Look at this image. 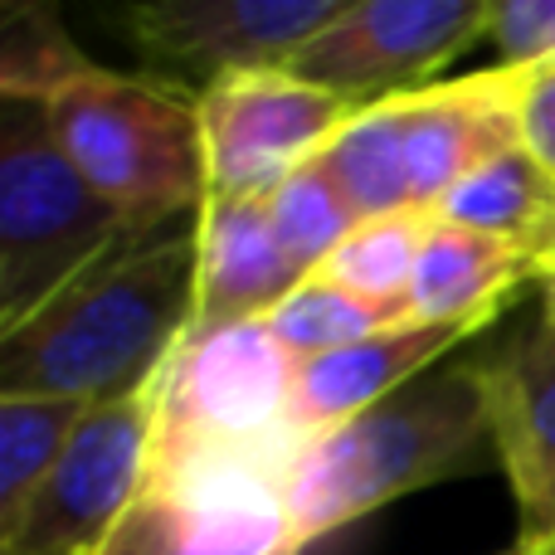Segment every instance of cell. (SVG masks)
I'll return each instance as SVG.
<instances>
[{"mask_svg": "<svg viewBox=\"0 0 555 555\" xmlns=\"http://www.w3.org/2000/svg\"><path fill=\"white\" fill-rule=\"evenodd\" d=\"M195 317V230L132 234L0 332V395L132 400L162 380Z\"/></svg>", "mask_w": 555, "mask_h": 555, "instance_id": "1", "label": "cell"}, {"mask_svg": "<svg viewBox=\"0 0 555 555\" xmlns=\"http://www.w3.org/2000/svg\"><path fill=\"white\" fill-rule=\"evenodd\" d=\"M498 459L488 385L478 365H443L356 420L317 434L283 478L297 541L332 537L429 482L478 473Z\"/></svg>", "mask_w": 555, "mask_h": 555, "instance_id": "2", "label": "cell"}, {"mask_svg": "<svg viewBox=\"0 0 555 555\" xmlns=\"http://www.w3.org/2000/svg\"><path fill=\"white\" fill-rule=\"evenodd\" d=\"M44 113L68 162L122 215L127 230L152 234L185 210L201 215L210 195L201 98L93 64L49 98Z\"/></svg>", "mask_w": 555, "mask_h": 555, "instance_id": "3", "label": "cell"}, {"mask_svg": "<svg viewBox=\"0 0 555 555\" xmlns=\"http://www.w3.org/2000/svg\"><path fill=\"white\" fill-rule=\"evenodd\" d=\"M297 356L269 322L185 336L152 385V468L171 463H259L287 478L307 449L297 429Z\"/></svg>", "mask_w": 555, "mask_h": 555, "instance_id": "4", "label": "cell"}, {"mask_svg": "<svg viewBox=\"0 0 555 555\" xmlns=\"http://www.w3.org/2000/svg\"><path fill=\"white\" fill-rule=\"evenodd\" d=\"M132 234L68 162L44 103L0 98V332Z\"/></svg>", "mask_w": 555, "mask_h": 555, "instance_id": "5", "label": "cell"}, {"mask_svg": "<svg viewBox=\"0 0 555 555\" xmlns=\"http://www.w3.org/2000/svg\"><path fill=\"white\" fill-rule=\"evenodd\" d=\"M283 473L259 463L152 468L93 555H297Z\"/></svg>", "mask_w": 555, "mask_h": 555, "instance_id": "6", "label": "cell"}, {"mask_svg": "<svg viewBox=\"0 0 555 555\" xmlns=\"http://www.w3.org/2000/svg\"><path fill=\"white\" fill-rule=\"evenodd\" d=\"M152 420V390L93 404L35 498L0 527V555H93L103 546L146 488Z\"/></svg>", "mask_w": 555, "mask_h": 555, "instance_id": "7", "label": "cell"}, {"mask_svg": "<svg viewBox=\"0 0 555 555\" xmlns=\"http://www.w3.org/2000/svg\"><path fill=\"white\" fill-rule=\"evenodd\" d=\"M482 29L488 0H356L287 59V74L351 107H371L434 83L443 64L478 44Z\"/></svg>", "mask_w": 555, "mask_h": 555, "instance_id": "8", "label": "cell"}, {"mask_svg": "<svg viewBox=\"0 0 555 555\" xmlns=\"http://www.w3.org/2000/svg\"><path fill=\"white\" fill-rule=\"evenodd\" d=\"M351 113V103L287 68H254L201 88L210 195H269L283 176L312 162Z\"/></svg>", "mask_w": 555, "mask_h": 555, "instance_id": "9", "label": "cell"}, {"mask_svg": "<svg viewBox=\"0 0 555 555\" xmlns=\"http://www.w3.org/2000/svg\"><path fill=\"white\" fill-rule=\"evenodd\" d=\"M351 0H152L122 15L142 59L205 88L254 68H287Z\"/></svg>", "mask_w": 555, "mask_h": 555, "instance_id": "10", "label": "cell"}, {"mask_svg": "<svg viewBox=\"0 0 555 555\" xmlns=\"http://www.w3.org/2000/svg\"><path fill=\"white\" fill-rule=\"evenodd\" d=\"M521 93H527V68L492 64L482 74L439 78L390 98L414 210L434 215L468 171L521 146Z\"/></svg>", "mask_w": 555, "mask_h": 555, "instance_id": "11", "label": "cell"}, {"mask_svg": "<svg viewBox=\"0 0 555 555\" xmlns=\"http://www.w3.org/2000/svg\"><path fill=\"white\" fill-rule=\"evenodd\" d=\"M478 371L498 463L517 492V546L555 541V332L546 322L527 326Z\"/></svg>", "mask_w": 555, "mask_h": 555, "instance_id": "12", "label": "cell"}, {"mask_svg": "<svg viewBox=\"0 0 555 555\" xmlns=\"http://www.w3.org/2000/svg\"><path fill=\"white\" fill-rule=\"evenodd\" d=\"M302 283L283 259L263 195H205L195 215V317L185 336L263 322Z\"/></svg>", "mask_w": 555, "mask_h": 555, "instance_id": "13", "label": "cell"}, {"mask_svg": "<svg viewBox=\"0 0 555 555\" xmlns=\"http://www.w3.org/2000/svg\"><path fill=\"white\" fill-rule=\"evenodd\" d=\"M478 326H439V322H400L380 326V332L361 336V341L341 346L332 356L317 361H297V429L312 443L317 434L336 429V424L356 420L361 410L390 400L395 390H404L410 380L429 375L453 346H463Z\"/></svg>", "mask_w": 555, "mask_h": 555, "instance_id": "14", "label": "cell"}, {"mask_svg": "<svg viewBox=\"0 0 555 555\" xmlns=\"http://www.w3.org/2000/svg\"><path fill=\"white\" fill-rule=\"evenodd\" d=\"M527 278H541V259L512 240L429 220L420 269L410 283V317L439 326H488Z\"/></svg>", "mask_w": 555, "mask_h": 555, "instance_id": "15", "label": "cell"}, {"mask_svg": "<svg viewBox=\"0 0 555 555\" xmlns=\"http://www.w3.org/2000/svg\"><path fill=\"white\" fill-rule=\"evenodd\" d=\"M434 220L492 234V240H512L537 254L546 269L555 234V171H546L527 146L498 152L443 195Z\"/></svg>", "mask_w": 555, "mask_h": 555, "instance_id": "16", "label": "cell"}, {"mask_svg": "<svg viewBox=\"0 0 555 555\" xmlns=\"http://www.w3.org/2000/svg\"><path fill=\"white\" fill-rule=\"evenodd\" d=\"M88 410L93 404L54 395H0V527L35 498Z\"/></svg>", "mask_w": 555, "mask_h": 555, "instance_id": "17", "label": "cell"}, {"mask_svg": "<svg viewBox=\"0 0 555 555\" xmlns=\"http://www.w3.org/2000/svg\"><path fill=\"white\" fill-rule=\"evenodd\" d=\"M434 215L424 210H400V215H380V220H361L346 244L322 263V278H332L336 287L380 302L390 312L410 317V283L420 269V249L429 234Z\"/></svg>", "mask_w": 555, "mask_h": 555, "instance_id": "18", "label": "cell"}, {"mask_svg": "<svg viewBox=\"0 0 555 555\" xmlns=\"http://www.w3.org/2000/svg\"><path fill=\"white\" fill-rule=\"evenodd\" d=\"M263 205H269L278 249H283V259L297 269V278L322 273V263L332 259L346 244V234L361 224V215L351 210V201L341 195V185L326 176V166L317 162V156L307 166H297L293 176H283V181L263 195Z\"/></svg>", "mask_w": 555, "mask_h": 555, "instance_id": "19", "label": "cell"}, {"mask_svg": "<svg viewBox=\"0 0 555 555\" xmlns=\"http://www.w3.org/2000/svg\"><path fill=\"white\" fill-rule=\"evenodd\" d=\"M88 68H93V59L68 39L54 5L10 0L5 15H0V98L49 103Z\"/></svg>", "mask_w": 555, "mask_h": 555, "instance_id": "20", "label": "cell"}, {"mask_svg": "<svg viewBox=\"0 0 555 555\" xmlns=\"http://www.w3.org/2000/svg\"><path fill=\"white\" fill-rule=\"evenodd\" d=\"M273 326V336L283 341L287 356L297 361H317V356H332L341 346L361 341V336L380 332V326L400 322V312L380 302H365V297L336 287L332 278L312 273L273 307V317H263Z\"/></svg>", "mask_w": 555, "mask_h": 555, "instance_id": "21", "label": "cell"}, {"mask_svg": "<svg viewBox=\"0 0 555 555\" xmlns=\"http://www.w3.org/2000/svg\"><path fill=\"white\" fill-rule=\"evenodd\" d=\"M502 68H541L555 59V0H488V29Z\"/></svg>", "mask_w": 555, "mask_h": 555, "instance_id": "22", "label": "cell"}, {"mask_svg": "<svg viewBox=\"0 0 555 555\" xmlns=\"http://www.w3.org/2000/svg\"><path fill=\"white\" fill-rule=\"evenodd\" d=\"M521 146L555 171V59L541 68H527V93H521Z\"/></svg>", "mask_w": 555, "mask_h": 555, "instance_id": "23", "label": "cell"}, {"mask_svg": "<svg viewBox=\"0 0 555 555\" xmlns=\"http://www.w3.org/2000/svg\"><path fill=\"white\" fill-rule=\"evenodd\" d=\"M537 283H541V322H546L551 332H555V259L546 263V269H541Z\"/></svg>", "mask_w": 555, "mask_h": 555, "instance_id": "24", "label": "cell"}, {"mask_svg": "<svg viewBox=\"0 0 555 555\" xmlns=\"http://www.w3.org/2000/svg\"><path fill=\"white\" fill-rule=\"evenodd\" d=\"M507 555H555V541H537V546H512Z\"/></svg>", "mask_w": 555, "mask_h": 555, "instance_id": "25", "label": "cell"}, {"mask_svg": "<svg viewBox=\"0 0 555 555\" xmlns=\"http://www.w3.org/2000/svg\"><path fill=\"white\" fill-rule=\"evenodd\" d=\"M551 259H555V234H551V254H546V263H551Z\"/></svg>", "mask_w": 555, "mask_h": 555, "instance_id": "26", "label": "cell"}]
</instances>
